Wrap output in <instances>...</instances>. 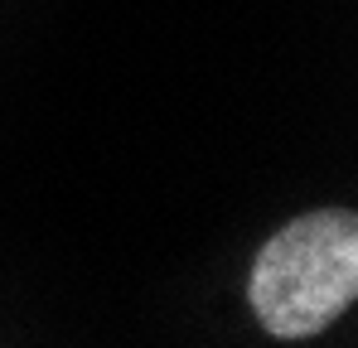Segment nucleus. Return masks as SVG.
Returning <instances> with one entry per match:
<instances>
[{
	"label": "nucleus",
	"instance_id": "f257e3e1",
	"mask_svg": "<svg viewBox=\"0 0 358 348\" xmlns=\"http://www.w3.org/2000/svg\"><path fill=\"white\" fill-rule=\"evenodd\" d=\"M358 295V218L315 208L266 237L252 261L247 300L271 339L324 334Z\"/></svg>",
	"mask_w": 358,
	"mask_h": 348
}]
</instances>
